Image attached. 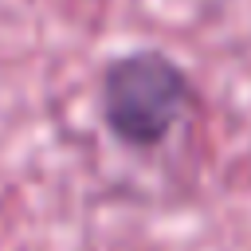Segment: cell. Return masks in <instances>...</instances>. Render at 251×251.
Wrapping results in <instances>:
<instances>
[{"label":"cell","mask_w":251,"mask_h":251,"mask_svg":"<svg viewBox=\"0 0 251 251\" xmlns=\"http://www.w3.org/2000/svg\"><path fill=\"white\" fill-rule=\"evenodd\" d=\"M192 102L196 90L184 67L153 47L110 59L98 82V110L106 129L126 149H141V153L161 149Z\"/></svg>","instance_id":"obj_1"}]
</instances>
